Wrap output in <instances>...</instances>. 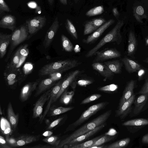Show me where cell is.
Instances as JSON below:
<instances>
[{"mask_svg":"<svg viewBox=\"0 0 148 148\" xmlns=\"http://www.w3.org/2000/svg\"><path fill=\"white\" fill-rule=\"evenodd\" d=\"M60 3L64 5H66L67 4L68 0H59Z\"/></svg>","mask_w":148,"mask_h":148,"instance_id":"obj_58","label":"cell"},{"mask_svg":"<svg viewBox=\"0 0 148 148\" xmlns=\"http://www.w3.org/2000/svg\"><path fill=\"white\" fill-rule=\"evenodd\" d=\"M137 47V40L133 32L131 31L129 34L128 45L127 48V54L133 57Z\"/></svg>","mask_w":148,"mask_h":148,"instance_id":"obj_28","label":"cell"},{"mask_svg":"<svg viewBox=\"0 0 148 148\" xmlns=\"http://www.w3.org/2000/svg\"><path fill=\"white\" fill-rule=\"evenodd\" d=\"M27 47L28 45H27L20 47V53L21 56L25 57L28 55V50L27 48Z\"/></svg>","mask_w":148,"mask_h":148,"instance_id":"obj_49","label":"cell"},{"mask_svg":"<svg viewBox=\"0 0 148 148\" xmlns=\"http://www.w3.org/2000/svg\"><path fill=\"white\" fill-rule=\"evenodd\" d=\"M92 66L93 69L98 72L106 79L110 80L113 79L114 73L104 64L95 62L92 64Z\"/></svg>","mask_w":148,"mask_h":148,"instance_id":"obj_20","label":"cell"},{"mask_svg":"<svg viewBox=\"0 0 148 148\" xmlns=\"http://www.w3.org/2000/svg\"><path fill=\"white\" fill-rule=\"evenodd\" d=\"M106 21L102 18H95L86 21L84 26V35H86L93 32Z\"/></svg>","mask_w":148,"mask_h":148,"instance_id":"obj_13","label":"cell"},{"mask_svg":"<svg viewBox=\"0 0 148 148\" xmlns=\"http://www.w3.org/2000/svg\"><path fill=\"white\" fill-rule=\"evenodd\" d=\"M10 124L9 121L3 117L1 119V131L2 133L6 136H9L11 133Z\"/></svg>","mask_w":148,"mask_h":148,"instance_id":"obj_36","label":"cell"},{"mask_svg":"<svg viewBox=\"0 0 148 148\" xmlns=\"http://www.w3.org/2000/svg\"><path fill=\"white\" fill-rule=\"evenodd\" d=\"M65 27L72 37L75 40H77L78 36L76 28L71 21L69 18L66 20Z\"/></svg>","mask_w":148,"mask_h":148,"instance_id":"obj_33","label":"cell"},{"mask_svg":"<svg viewBox=\"0 0 148 148\" xmlns=\"http://www.w3.org/2000/svg\"><path fill=\"white\" fill-rule=\"evenodd\" d=\"M113 15L116 18H117L119 15V13L116 8H114L112 9Z\"/></svg>","mask_w":148,"mask_h":148,"instance_id":"obj_55","label":"cell"},{"mask_svg":"<svg viewBox=\"0 0 148 148\" xmlns=\"http://www.w3.org/2000/svg\"><path fill=\"white\" fill-rule=\"evenodd\" d=\"M132 115L135 116L145 110L148 106V93L141 94L134 102Z\"/></svg>","mask_w":148,"mask_h":148,"instance_id":"obj_12","label":"cell"},{"mask_svg":"<svg viewBox=\"0 0 148 148\" xmlns=\"http://www.w3.org/2000/svg\"><path fill=\"white\" fill-rule=\"evenodd\" d=\"M142 142L143 144H148V133L143 136Z\"/></svg>","mask_w":148,"mask_h":148,"instance_id":"obj_54","label":"cell"},{"mask_svg":"<svg viewBox=\"0 0 148 148\" xmlns=\"http://www.w3.org/2000/svg\"><path fill=\"white\" fill-rule=\"evenodd\" d=\"M40 135H23L16 139V142L14 147L25 145L27 144L38 141L40 139Z\"/></svg>","mask_w":148,"mask_h":148,"instance_id":"obj_21","label":"cell"},{"mask_svg":"<svg viewBox=\"0 0 148 148\" xmlns=\"http://www.w3.org/2000/svg\"><path fill=\"white\" fill-rule=\"evenodd\" d=\"M117 133V132L115 129L111 128L107 132L105 133V135L114 136H115Z\"/></svg>","mask_w":148,"mask_h":148,"instance_id":"obj_52","label":"cell"},{"mask_svg":"<svg viewBox=\"0 0 148 148\" xmlns=\"http://www.w3.org/2000/svg\"><path fill=\"white\" fill-rule=\"evenodd\" d=\"M104 11L103 7L100 5L92 8L86 13V15L90 17L102 14Z\"/></svg>","mask_w":148,"mask_h":148,"instance_id":"obj_38","label":"cell"},{"mask_svg":"<svg viewBox=\"0 0 148 148\" xmlns=\"http://www.w3.org/2000/svg\"><path fill=\"white\" fill-rule=\"evenodd\" d=\"M101 95L99 94H95L87 97L81 101L80 105H84L88 103L97 100L101 97Z\"/></svg>","mask_w":148,"mask_h":148,"instance_id":"obj_43","label":"cell"},{"mask_svg":"<svg viewBox=\"0 0 148 148\" xmlns=\"http://www.w3.org/2000/svg\"><path fill=\"white\" fill-rule=\"evenodd\" d=\"M130 141V138H127L117 141L108 145L105 146V148H122L127 146Z\"/></svg>","mask_w":148,"mask_h":148,"instance_id":"obj_31","label":"cell"},{"mask_svg":"<svg viewBox=\"0 0 148 148\" xmlns=\"http://www.w3.org/2000/svg\"><path fill=\"white\" fill-rule=\"evenodd\" d=\"M80 0H74L75 3H78Z\"/></svg>","mask_w":148,"mask_h":148,"instance_id":"obj_63","label":"cell"},{"mask_svg":"<svg viewBox=\"0 0 148 148\" xmlns=\"http://www.w3.org/2000/svg\"><path fill=\"white\" fill-rule=\"evenodd\" d=\"M93 82V81L91 79H82L78 80L77 83L80 86L85 87Z\"/></svg>","mask_w":148,"mask_h":148,"instance_id":"obj_47","label":"cell"},{"mask_svg":"<svg viewBox=\"0 0 148 148\" xmlns=\"http://www.w3.org/2000/svg\"><path fill=\"white\" fill-rule=\"evenodd\" d=\"M47 1L51 5H53L54 2V0H47Z\"/></svg>","mask_w":148,"mask_h":148,"instance_id":"obj_60","label":"cell"},{"mask_svg":"<svg viewBox=\"0 0 148 148\" xmlns=\"http://www.w3.org/2000/svg\"><path fill=\"white\" fill-rule=\"evenodd\" d=\"M53 133V132L51 131H47L43 133L42 134V135L44 136L47 137L51 136Z\"/></svg>","mask_w":148,"mask_h":148,"instance_id":"obj_56","label":"cell"},{"mask_svg":"<svg viewBox=\"0 0 148 148\" xmlns=\"http://www.w3.org/2000/svg\"></svg>","mask_w":148,"mask_h":148,"instance_id":"obj_64","label":"cell"},{"mask_svg":"<svg viewBox=\"0 0 148 148\" xmlns=\"http://www.w3.org/2000/svg\"><path fill=\"white\" fill-rule=\"evenodd\" d=\"M56 80L52 77L45 79L41 81L39 83L34 97L38 96L46 90L49 89L54 85Z\"/></svg>","mask_w":148,"mask_h":148,"instance_id":"obj_23","label":"cell"},{"mask_svg":"<svg viewBox=\"0 0 148 148\" xmlns=\"http://www.w3.org/2000/svg\"><path fill=\"white\" fill-rule=\"evenodd\" d=\"M74 94V90L69 91L66 89L60 97V102L61 103L65 105L68 104L72 100Z\"/></svg>","mask_w":148,"mask_h":148,"instance_id":"obj_32","label":"cell"},{"mask_svg":"<svg viewBox=\"0 0 148 148\" xmlns=\"http://www.w3.org/2000/svg\"><path fill=\"white\" fill-rule=\"evenodd\" d=\"M12 34L0 33V58H3L6 54L8 47L10 45Z\"/></svg>","mask_w":148,"mask_h":148,"instance_id":"obj_22","label":"cell"},{"mask_svg":"<svg viewBox=\"0 0 148 148\" xmlns=\"http://www.w3.org/2000/svg\"><path fill=\"white\" fill-rule=\"evenodd\" d=\"M109 103L107 101L101 102L90 106L88 109L90 111L97 112L103 109Z\"/></svg>","mask_w":148,"mask_h":148,"instance_id":"obj_42","label":"cell"},{"mask_svg":"<svg viewBox=\"0 0 148 148\" xmlns=\"http://www.w3.org/2000/svg\"><path fill=\"white\" fill-rule=\"evenodd\" d=\"M135 9L134 12V17L138 22L142 23V19L143 18L144 14L143 8L141 6H138Z\"/></svg>","mask_w":148,"mask_h":148,"instance_id":"obj_41","label":"cell"},{"mask_svg":"<svg viewBox=\"0 0 148 148\" xmlns=\"http://www.w3.org/2000/svg\"><path fill=\"white\" fill-rule=\"evenodd\" d=\"M143 62H146L148 63V57L145 59V60H143Z\"/></svg>","mask_w":148,"mask_h":148,"instance_id":"obj_62","label":"cell"},{"mask_svg":"<svg viewBox=\"0 0 148 148\" xmlns=\"http://www.w3.org/2000/svg\"><path fill=\"white\" fill-rule=\"evenodd\" d=\"M105 146L104 145L102 146H93L91 147V148H105Z\"/></svg>","mask_w":148,"mask_h":148,"instance_id":"obj_59","label":"cell"},{"mask_svg":"<svg viewBox=\"0 0 148 148\" xmlns=\"http://www.w3.org/2000/svg\"><path fill=\"white\" fill-rule=\"evenodd\" d=\"M10 9L4 0H0V14L4 12H9Z\"/></svg>","mask_w":148,"mask_h":148,"instance_id":"obj_45","label":"cell"},{"mask_svg":"<svg viewBox=\"0 0 148 148\" xmlns=\"http://www.w3.org/2000/svg\"><path fill=\"white\" fill-rule=\"evenodd\" d=\"M97 112L91 111L88 109L82 113L76 121L69 125L65 132H66L74 130Z\"/></svg>","mask_w":148,"mask_h":148,"instance_id":"obj_19","label":"cell"},{"mask_svg":"<svg viewBox=\"0 0 148 148\" xmlns=\"http://www.w3.org/2000/svg\"><path fill=\"white\" fill-rule=\"evenodd\" d=\"M112 110H107L97 117L86 123L78 128L66 138L60 141L56 148H62L71 140L86 134L94 129L97 127L106 123L110 116Z\"/></svg>","mask_w":148,"mask_h":148,"instance_id":"obj_1","label":"cell"},{"mask_svg":"<svg viewBox=\"0 0 148 148\" xmlns=\"http://www.w3.org/2000/svg\"><path fill=\"white\" fill-rule=\"evenodd\" d=\"M59 27L58 18L57 16L55 18L46 34L43 42V46L45 48H47L50 46Z\"/></svg>","mask_w":148,"mask_h":148,"instance_id":"obj_14","label":"cell"},{"mask_svg":"<svg viewBox=\"0 0 148 148\" xmlns=\"http://www.w3.org/2000/svg\"><path fill=\"white\" fill-rule=\"evenodd\" d=\"M8 136H6L7 141L10 145V146L14 147L16 142V139L10 138Z\"/></svg>","mask_w":148,"mask_h":148,"instance_id":"obj_51","label":"cell"},{"mask_svg":"<svg viewBox=\"0 0 148 148\" xmlns=\"http://www.w3.org/2000/svg\"><path fill=\"white\" fill-rule=\"evenodd\" d=\"M116 137L115 136H111L106 135L104 136H102L89 148H91V147L93 146H100L106 143L114 140Z\"/></svg>","mask_w":148,"mask_h":148,"instance_id":"obj_39","label":"cell"},{"mask_svg":"<svg viewBox=\"0 0 148 148\" xmlns=\"http://www.w3.org/2000/svg\"><path fill=\"white\" fill-rule=\"evenodd\" d=\"M31 148H55L54 147L49 145H36L32 147H30Z\"/></svg>","mask_w":148,"mask_h":148,"instance_id":"obj_53","label":"cell"},{"mask_svg":"<svg viewBox=\"0 0 148 148\" xmlns=\"http://www.w3.org/2000/svg\"><path fill=\"white\" fill-rule=\"evenodd\" d=\"M124 23L123 20H119L114 27L94 47L87 52L85 57L88 58L95 55L100 48L107 43L116 42L118 45L119 44L122 40L121 30Z\"/></svg>","mask_w":148,"mask_h":148,"instance_id":"obj_2","label":"cell"},{"mask_svg":"<svg viewBox=\"0 0 148 148\" xmlns=\"http://www.w3.org/2000/svg\"><path fill=\"white\" fill-rule=\"evenodd\" d=\"M74 107H59L50 109L49 114L51 116H56L72 110Z\"/></svg>","mask_w":148,"mask_h":148,"instance_id":"obj_37","label":"cell"},{"mask_svg":"<svg viewBox=\"0 0 148 148\" xmlns=\"http://www.w3.org/2000/svg\"><path fill=\"white\" fill-rule=\"evenodd\" d=\"M94 62H99L109 59L120 57L121 54L120 52L113 48L107 49L100 51H97Z\"/></svg>","mask_w":148,"mask_h":148,"instance_id":"obj_8","label":"cell"},{"mask_svg":"<svg viewBox=\"0 0 148 148\" xmlns=\"http://www.w3.org/2000/svg\"><path fill=\"white\" fill-rule=\"evenodd\" d=\"M145 45L146 46L148 45V36L145 38Z\"/></svg>","mask_w":148,"mask_h":148,"instance_id":"obj_61","label":"cell"},{"mask_svg":"<svg viewBox=\"0 0 148 148\" xmlns=\"http://www.w3.org/2000/svg\"><path fill=\"white\" fill-rule=\"evenodd\" d=\"M104 64L107 66L114 74H119L121 71L122 63L119 60L104 62Z\"/></svg>","mask_w":148,"mask_h":148,"instance_id":"obj_29","label":"cell"},{"mask_svg":"<svg viewBox=\"0 0 148 148\" xmlns=\"http://www.w3.org/2000/svg\"><path fill=\"white\" fill-rule=\"evenodd\" d=\"M82 72L79 70H75L70 73L66 78L62 79L60 89L55 98V102L58 99L67 88L76 80L77 77L82 73Z\"/></svg>","mask_w":148,"mask_h":148,"instance_id":"obj_10","label":"cell"},{"mask_svg":"<svg viewBox=\"0 0 148 148\" xmlns=\"http://www.w3.org/2000/svg\"><path fill=\"white\" fill-rule=\"evenodd\" d=\"M115 22L113 19L106 21L99 28L86 38L83 40V42L86 44L91 43L96 40L109 27Z\"/></svg>","mask_w":148,"mask_h":148,"instance_id":"obj_9","label":"cell"},{"mask_svg":"<svg viewBox=\"0 0 148 148\" xmlns=\"http://www.w3.org/2000/svg\"><path fill=\"white\" fill-rule=\"evenodd\" d=\"M11 34L12 36L9 49L5 59L7 62L16 47L26 40L29 38V33L27 24L21 25L16 29Z\"/></svg>","mask_w":148,"mask_h":148,"instance_id":"obj_4","label":"cell"},{"mask_svg":"<svg viewBox=\"0 0 148 148\" xmlns=\"http://www.w3.org/2000/svg\"><path fill=\"white\" fill-rule=\"evenodd\" d=\"M47 19L45 16H37L27 20L26 24L29 34H34L42 29L45 25Z\"/></svg>","mask_w":148,"mask_h":148,"instance_id":"obj_6","label":"cell"},{"mask_svg":"<svg viewBox=\"0 0 148 148\" xmlns=\"http://www.w3.org/2000/svg\"><path fill=\"white\" fill-rule=\"evenodd\" d=\"M20 47L17 49L12 56H11L9 60V61L5 69L12 70L18 68V66L20 62L21 57L20 53Z\"/></svg>","mask_w":148,"mask_h":148,"instance_id":"obj_27","label":"cell"},{"mask_svg":"<svg viewBox=\"0 0 148 148\" xmlns=\"http://www.w3.org/2000/svg\"><path fill=\"white\" fill-rule=\"evenodd\" d=\"M62 79L60 80L52 87L51 89V93L47 105L40 119L39 120L42 122L50 109L51 104L55 102V98L60 89Z\"/></svg>","mask_w":148,"mask_h":148,"instance_id":"obj_15","label":"cell"},{"mask_svg":"<svg viewBox=\"0 0 148 148\" xmlns=\"http://www.w3.org/2000/svg\"><path fill=\"white\" fill-rule=\"evenodd\" d=\"M148 125V120L139 118L129 120L123 123L122 125L124 126H141Z\"/></svg>","mask_w":148,"mask_h":148,"instance_id":"obj_30","label":"cell"},{"mask_svg":"<svg viewBox=\"0 0 148 148\" xmlns=\"http://www.w3.org/2000/svg\"><path fill=\"white\" fill-rule=\"evenodd\" d=\"M3 76L5 82L10 86L20 85L25 79L24 73L18 68L12 70L5 69Z\"/></svg>","mask_w":148,"mask_h":148,"instance_id":"obj_5","label":"cell"},{"mask_svg":"<svg viewBox=\"0 0 148 148\" xmlns=\"http://www.w3.org/2000/svg\"><path fill=\"white\" fill-rule=\"evenodd\" d=\"M117 86L114 84H112L99 87L98 90L106 92H111L115 91L117 88Z\"/></svg>","mask_w":148,"mask_h":148,"instance_id":"obj_44","label":"cell"},{"mask_svg":"<svg viewBox=\"0 0 148 148\" xmlns=\"http://www.w3.org/2000/svg\"><path fill=\"white\" fill-rule=\"evenodd\" d=\"M76 60H60L47 64L39 71L40 76H44L57 73H61L75 67L81 64Z\"/></svg>","mask_w":148,"mask_h":148,"instance_id":"obj_3","label":"cell"},{"mask_svg":"<svg viewBox=\"0 0 148 148\" xmlns=\"http://www.w3.org/2000/svg\"><path fill=\"white\" fill-rule=\"evenodd\" d=\"M42 140L43 141L50 144L55 148H56L61 141L58 137L56 136H51L46 137Z\"/></svg>","mask_w":148,"mask_h":148,"instance_id":"obj_40","label":"cell"},{"mask_svg":"<svg viewBox=\"0 0 148 148\" xmlns=\"http://www.w3.org/2000/svg\"><path fill=\"white\" fill-rule=\"evenodd\" d=\"M106 125V123L97 127L94 129L88 132L79 136L69 141L66 145L63 146V148H69L71 145L76 144L79 143L80 142L84 141L92 136L104 128Z\"/></svg>","mask_w":148,"mask_h":148,"instance_id":"obj_17","label":"cell"},{"mask_svg":"<svg viewBox=\"0 0 148 148\" xmlns=\"http://www.w3.org/2000/svg\"><path fill=\"white\" fill-rule=\"evenodd\" d=\"M0 143L1 148H8L11 147L7 145L5 139L1 136H0Z\"/></svg>","mask_w":148,"mask_h":148,"instance_id":"obj_50","label":"cell"},{"mask_svg":"<svg viewBox=\"0 0 148 148\" xmlns=\"http://www.w3.org/2000/svg\"><path fill=\"white\" fill-rule=\"evenodd\" d=\"M138 93L140 94L148 93V76L145 79L144 84Z\"/></svg>","mask_w":148,"mask_h":148,"instance_id":"obj_46","label":"cell"},{"mask_svg":"<svg viewBox=\"0 0 148 148\" xmlns=\"http://www.w3.org/2000/svg\"><path fill=\"white\" fill-rule=\"evenodd\" d=\"M62 45L63 49L66 51L71 52L73 50V44L69 39L65 35H61Z\"/></svg>","mask_w":148,"mask_h":148,"instance_id":"obj_34","label":"cell"},{"mask_svg":"<svg viewBox=\"0 0 148 148\" xmlns=\"http://www.w3.org/2000/svg\"><path fill=\"white\" fill-rule=\"evenodd\" d=\"M64 117H61L55 120L49 125L47 129L51 130L58 125L63 119Z\"/></svg>","mask_w":148,"mask_h":148,"instance_id":"obj_48","label":"cell"},{"mask_svg":"<svg viewBox=\"0 0 148 148\" xmlns=\"http://www.w3.org/2000/svg\"><path fill=\"white\" fill-rule=\"evenodd\" d=\"M39 80L29 82L25 84L22 88L20 95V99L21 101L24 102L30 97L32 92L37 88Z\"/></svg>","mask_w":148,"mask_h":148,"instance_id":"obj_16","label":"cell"},{"mask_svg":"<svg viewBox=\"0 0 148 148\" xmlns=\"http://www.w3.org/2000/svg\"><path fill=\"white\" fill-rule=\"evenodd\" d=\"M16 20L14 16L8 15L4 16L0 21V27L13 31L16 29Z\"/></svg>","mask_w":148,"mask_h":148,"instance_id":"obj_25","label":"cell"},{"mask_svg":"<svg viewBox=\"0 0 148 148\" xmlns=\"http://www.w3.org/2000/svg\"><path fill=\"white\" fill-rule=\"evenodd\" d=\"M135 99V95L134 94L120 107H118L116 111L115 116L119 117L121 120L125 118L131 111L132 106Z\"/></svg>","mask_w":148,"mask_h":148,"instance_id":"obj_11","label":"cell"},{"mask_svg":"<svg viewBox=\"0 0 148 148\" xmlns=\"http://www.w3.org/2000/svg\"><path fill=\"white\" fill-rule=\"evenodd\" d=\"M127 71L130 73L138 71L142 69L141 66L139 63L127 57L121 59Z\"/></svg>","mask_w":148,"mask_h":148,"instance_id":"obj_24","label":"cell"},{"mask_svg":"<svg viewBox=\"0 0 148 148\" xmlns=\"http://www.w3.org/2000/svg\"><path fill=\"white\" fill-rule=\"evenodd\" d=\"M102 136V135L96 137L91 140L81 143L74 144L69 147V148H89L97 140Z\"/></svg>","mask_w":148,"mask_h":148,"instance_id":"obj_35","label":"cell"},{"mask_svg":"<svg viewBox=\"0 0 148 148\" xmlns=\"http://www.w3.org/2000/svg\"><path fill=\"white\" fill-rule=\"evenodd\" d=\"M35 12L36 13L40 14L41 12V9L40 6H37L35 10Z\"/></svg>","mask_w":148,"mask_h":148,"instance_id":"obj_57","label":"cell"},{"mask_svg":"<svg viewBox=\"0 0 148 148\" xmlns=\"http://www.w3.org/2000/svg\"><path fill=\"white\" fill-rule=\"evenodd\" d=\"M7 112L8 121L12 128L15 130L18 124L19 114H16L14 113L11 102H9L8 104Z\"/></svg>","mask_w":148,"mask_h":148,"instance_id":"obj_26","label":"cell"},{"mask_svg":"<svg viewBox=\"0 0 148 148\" xmlns=\"http://www.w3.org/2000/svg\"><path fill=\"white\" fill-rule=\"evenodd\" d=\"M51 89L47 91L42 95L37 101L34 106L33 110V118H39L40 120L42 115L43 106L45 103L49 99L51 93Z\"/></svg>","mask_w":148,"mask_h":148,"instance_id":"obj_7","label":"cell"},{"mask_svg":"<svg viewBox=\"0 0 148 148\" xmlns=\"http://www.w3.org/2000/svg\"><path fill=\"white\" fill-rule=\"evenodd\" d=\"M135 83V81L133 79H131L127 83L120 100L118 107H120L134 94Z\"/></svg>","mask_w":148,"mask_h":148,"instance_id":"obj_18","label":"cell"}]
</instances>
